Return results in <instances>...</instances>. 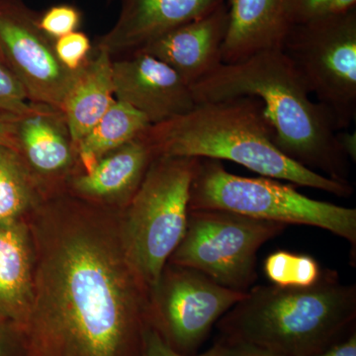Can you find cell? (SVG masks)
Segmentation results:
<instances>
[{
    "instance_id": "cell-1",
    "label": "cell",
    "mask_w": 356,
    "mask_h": 356,
    "mask_svg": "<svg viewBox=\"0 0 356 356\" xmlns=\"http://www.w3.org/2000/svg\"><path fill=\"white\" fill-rule=\"evenodd\" d=\"M34 299L24 334L35 356H140L149 290L105 207L62 189L33 211Z\"/></svg>"
},
{
    "instance_id": "cell-2",
    "label": "cell",
    "mask_w": 356,
    "mask_h": 356,
    "mask_svg": "<svg viewBox=\"0 0 356 356\" xmlns=\"http://www.w3.org/2000/svg\"><path fill=\"white\" fill-rule=\"evenodd\" d=\"M196 104L240 96L264 103L274 144L309 170L348 184V158L324 107L313 102L299 72L281 49L261 51L234 64H221L191 86Z\"/></svg>"
},
{
    "instance_id": "cell-3",
    "label": "cell",
    "mask_w": 356,
    "mask_h": 356,
    "mask_svg": "<svg viewBox=\"0 0 356 356\" xmlns=\"http://www.w3.org/2000/svg\"><path fill=\"white\" fill-rule=\"evenodd\" d=\"M145 137L156 156L233 161L261 177L348 197L350 184L337 181L288 158L274 144L264 103L254 96L199 103L172 120L151 125Z\"/></svg>"
},
{
    "instance_id": "cell-4",
    "label": "cell",
    "mask_w": 356,
    "mask_h": 356,
    "mask_svg": "<svg viewBox=\"0 0 356 356\" xmlns=\"http://www.w3.org/2000/svg\"><path fill=\"white\" fill-rule=\"evenodd\" d=\"M355 318V285H344L336 271L325 270L310 287L252 288L216 325L222 341L314 356L343 339Z\"/></svg>"
},
{
    "instance_id": "cell-5",
    "label": "cell",
    "mask_w": 356,
    "mask_h": 356,
    "mask_svg": "<svg viewBox=\"0 0 356 356\" xmlns=\"http://www.w3.org/2000/svg\"><path fill=\"white\" fill-rule=\"evenodd\" d=\"M198 159L159 156L123 210L119 233L129 264L149 293L186 231Z\"/></svg>"
},
{
    "instance_id": "cell-6",
    "label": "cell",
    "mask_w": 356,
    "mask_h": 356,
    "mask_svg": "<svg viewBox=\"0 0 356 356\" xmlns=\"http://www.w3.org/2000/svg\"><path fill=\"white\" fill-rule=\"evenodd\" d=\"M189 210H222L243 216L327 229L356 245V210L315 200L280 180L243 177L221 161L198 159Z\"/></svg>"
},
{
    "instance_id": "cell-7",
    "label": "cell",
    "mask_w": 356,
    "mask_h": 356,
    "mask_svg": "<svg viewBox=\"0 0 356 356\" xmlns=\"http://www.w3.org/2000/svg\"><path fill=\"white\" fill-rule=\"evenodd\" d=\"M281 50L337 130L356 113V9L291 26Z\"/></svg>"
},
{
    "instance_id": "cell-8",
    "label": "cell",
    "mask_w": 356,
    "mask_h": 356,
    "mask_svg": "<svg viewBox=\"0 0 356 356\" xmlns=\"http://www.w3.org/2000/svg\"><path fill=\"white\" fill-rule=\"evenodd\" d=\"M286 225L222 210H189L186 231L168 262L189 267L228 289L247 293L257 278V252Z\"/></svg>"
},
{
    "instance_id": "cell-9",
    "label": "cell",
    "mask_w": 356,
    "mask_h": 356,
    "mask_svg": "<svg viewBox=\"0 0 356 356\" xmlns=\"http://www.w3.org/2000/svg\"><path fill=\"white\" fill-rule=\"evenodd\" d=\"M247 293L222 287L200 271L168 262L149 293V324L173 350L194 355L218 321Z\"/></svg>"
},
{
    "instance_id": "cell-10",
    "label": "cell",
    "mask_w": 356,
    "mask_h": 356,
    "mask_svg": "<svg viewBox=\"0 0 356 356\" xmlns=\"http://www.w3.org/2000/svg\"><path fill=\"white\" fill-rule=\"evenodd\" d=\"M38 18L23 0H0V55L30 102L62 110L81 69L72 72L62 65L55 40L42 31Z\"/></svg>"
},
{
    "instance_id": "cell-11",
    "label": "cell",
    "mask_w": 356,
    "mask_h": 356,
    "mask_svg": "<svg viewBox=\"0 0 356 356\" xmlns=\"http://www.w3.org/2000/svg\"><path fill=\"white\" fill-rule=\"evenodd\" d=\"M115 99L130 105L151 125L181 116L194 108L191 86L159 58L134 51L113 60Z\"/></svg>"
},
{
    "instance_id": "cell-12",
    "label": "cell",
    "mask_w": 356,
    "mask_h": 356,
    "mask_svg": "<svg viewBox=\"0 0 356 356\" xmlns=\"http://www.w3.org/2000/svg\"><path fill=\"white\" fill-rule=\"evenodd\" d=\"M10 122L17 152L44 191L64 189L79 170V163L62 110L32 102L28 113Z\"/></svg>"
},
{
    "instance_id": "cell-13",
    "label": "cell",
    "mask_w": 356,
    "mask_h": 356,
    "mask_svg": "<svg viewBox=\"0 0 356 356\" xmlns=\"http://www.w3.org/2000/svg\"><path fill=\"white\" fill-rule=\"evenodd\" d=\"M226 0H123L118 19L96 48L127 56L175 28L200 19Z\"/></svg>"
},
{
    "instance_id": "cell-14",
    "label": "cell",
    "mask_w": 356,
    "mask_h": 356,
    "mask_svg": "<svg viewBox=\"0 0 356 356\" xmlns=\"http://www.w3.org/2000/svg\"><path fill=\"white\" fill-rule=\"evenodd\" d=\"M156 156L142 134L103 156L88 172L72 175L64 189L88 202L124 210L137 193Z\"/></svg>"
},
{
    "instance_id": "cell-15",
    "label": "cell",
    "mask_w": 356,
    "mask_h": 356,
    "mask_svg": "<svg viewBox=\"0 0 356 356\" xmlns=\"http://www.w3.org/2000/svg\"><path fill=\"white\" fill-rule=\"evenodd\" d=\"M228 27V8L216 10L161 35L136 51L170 65L192 86L222 64V47Z\"/></svg>"
},
{
    "instance_id": "cell-16",
    "label": "cell",
    "mask_w": 356,
    "mask_h": 356,
    "mask_svg": "<svg viewBox=\"0 0 356 356\" xmlns=\"http://www.w3.org/2000/svg\"><path fill=\"white\" fill-rule=\"evenodd\" d=\"M228 27L222 64H234L261 51L282 48L291 28L288 0H228Z\"/></svg>"
},
{
    "instance_id": "cell-17",
    "label": "cell",
    "mask_w": 356,
    "mask_h": 356,
    "mask_svg": "<svg viewBox=\"0 0 356 356\" xmlns=\"http://www.w3.org/2000/svg\"><path fill=\"white\" fill-rule=\"evenodd\" d=\"M23 221L0 225V318L24 332L34 299L35 245Z\"/></svg>"
},
{
    "instance_id": "cell-18",
    "label": "cell",
    "mask_w": 356,
    "mask_h": 356,
    "mask_svg": "<svg viewBox=\"0 0 356 356\" xmlns=\"http://www.w3.org/2000/svg\"><path fill=\"white\" fill-rule=\"evenodd\" d=\"M112 64L108 51L95 48L65 97L62 111L76 152L81 140L116 102Z\"/></svg>"
},
{
    "instance_id": "cell-19",
    "label": "cell",
    "mask_w": 356,
    "mask_h": 356,
    "mask_svg": "<svg viewBox=\"0 0 356 356\" xmlns=\"http://www.w3.org/2000/svg\"><path fill=\"white\" fill-rule=\"evenodd\" d=\"M149 126L144 115L116 100L77 146V172H88L103 156L139 137Z\"/></svg>"
},
{
    "instance_id": "cell-20",
    "label": "cell",
    "mask_w": 356,
    "mask_h": 356,
    "mask_svg": "<svg viewBox=\"0 0 356 356\" xmlns=\"http://www.w3.org/2000/svg\"><path fill=\"white\" fill-rule=\"evenodd\" d=\"M47 194L19 153L0 145V225L23 221Z\"/></svg>"
},
{
    "instance_id": "cell-21",
    "label": "cell",
    "mask_w": 356,
    "mask_h": 356,
    "mask_svg": "<svg viewBox=\"0 0 356 356\" xmlns=\"http://www.w3.org/2000/svg\"><path fill=\"white\" fill-rule=\"evenodd\" d=\"M264 270L271 284L283 288H306L322 276L320 264L311 255L277 250L264 261Z\"/></svg>"
},
{
    "instance_id": "cell-22",
    "label": "cell",
    "mask_w": 356,
    "mask_h": 356,
    "mask_svg": "<svg viewBox=\"0 0 356 356\" xmlns=\"http://www.w3.org/2000/svg\"><path fill=\"white\" fill-rule=\"evenodd\" d=\"M32 108L25 89L15 76L0 62V119L10 121Z\"/></svg>"
},
{
    "instance_id": "cell-23",
    "label": "cell",
    "mask_w": 356,
    "mask_h": 356,
    "mask_svg": "<svg viewBox=\"0 0 356 356\" xmlns=\"http://www.w3.org/2000/svg\"><path fill=\"white\" fill-rule=\"evenodd\" d=\"M81 11L70 4L51 6L39 16L38 24L42 31L51 39L57 40L70 33L76 32L81 24Z\"/></svg>"
},
{
    "instance_id": "cell-24",
    "label": "cell",
    "mask_w": 356,
    "mask_h": 356,
    "mask_svg": "<svg viewBox=\"0 0 356 356\" xmlns=\"http://www.w3.org/2000/svg\"><path fill=\"white\" fill-rule=\"evenodd\" d=\"M90 39L86 33L76 31L55 40V51L58 60L67 70L83 69L91 57Z\"/></svg>"
},
{
    "instance_id": "cell-25",
    "label": "cell",
    "mask_w": 356,
    "mask_h": 356,
    "mask_svg": "<svg viewBox=\"0 0 356 356\" xmlns=\"http://www.w3.org/2000/svg\"><path fill=\"white\" fill-rule=\"evenodd\" d=\"M220 351V343L217 341L209 350L194 355H185L173 350L161 334L151 325H147L143 334L142 350L140 356H218Z\"/></svg>"
},
{
    "instance_id": "cell-26",
    "label": "cell",
    "mask_w": 356,
    "mask_h": 356,
    "mask_svg": "<svg viewBox=\"0 0 356 356\" xmlns=\"http://www.w3.org/2000/svg\"><path fill=\"white\" fill-rule=\"evenodd\" d=\"M331 0H288L291 25L302 24L324 13Z\"/></svg>"
},
{
    "instance_id": "cell-27",
    "label": "cell",
    "mask_w": 356,
    "mask_h": 356,
    "mask_svg": "<svg viewBox=\"0 0 356 356\" xmlns=\"http://www.w3.org/2000/svg\"><path fill=\"white\" fill-rule=\"evenodd\" d=\"M220 351L218 356H284L266 348L245 343H228L219 341Z\"/></svg>"
},
{
    "instance_id": "cell-28",
    "label": "cell",
    "mask_w": 356,
    "mask_h": 356,
    "mask_svg": "<svg viewBox=\"0 0 356 356\" xmlns=\"http://www.w3.org/2000/svg\"><path fill=\"white\" fill-rule=\"evenodd\" d=\"M314 356H356V332H351L350 336L343 337L329 348Z\"/></svg>"
},
{
    "instance_id": "cell-29",
    "label": "cell",
    "mask_w": 356,
    "mask_h": 356,
    "mask_svg": "<svg viewBox=\"0 0 356 356\" xmlns=\"http://www.w3.org/2000/svg\"><path fill=\"white\" fill-rule=\"evenodd\" d=\"M337 140L341 152L346 158L355 161L356 159V134L355 133H337Z\"/></svg>"
},
{
    "instance_id": "cell-30",
    "label": "cell",
    "mask_w": 356,
    "mask_h": 356,
    "mask_svg": "<svg viewBox=\"0 0 356 356\" xmlns=\"http://www.w3.org/2000/svg\"><path fill=\"white\" fill-rule=\"evenodd\" d=\"M13 330H16L13 325L0 318V356H8L13 346Z\"/></svg>"
},
{
    "instance_id": "cell-31",
    "label": "cell",
    "mask_w": 356,
    "mask_h": 356,
    "mask_svg": "<svg viewBox=\"0 0 356 356\" xmlns=\"http://www.w3.org/2000/svg\"><path fill=\"white\" fill-rule=\"evenodd\" d=\"M353 9H356V0H331L322 15L346 13Z\"/></svg>"
},
{
    "instance_id": "cell-32",
    "label": "cell",
    "mask_w": 356,
    "mask_h": 356,
    "mask_svg": "<svg viewBox=\"0 0 356 356\" xmlns=\"http://www.w3.org/2000/svg\"><path fill=\"white\" fill-rule=\"evenodd\" d=\"M0 145H4L17 151L15 138H14L13 124L10 121L0 119Z\"/></svg>"
},
{
    "instance_id": "cell-33",
    "label": "cell",
    "mask_w": 356,
    "mask_h": 356,
    "mask_svg": "<svg viewBox=\"0 0 356 356\" xmlns=\"http://www.w3.org/2000/svg\"><path fill=\"white\" fill-rule=\"evenodd\" d=\"M0 62L3 63V64H4L3 58H2L1 55H0ZM4 65H6V64H4Z\"/></svg>"
}]
</instances>
